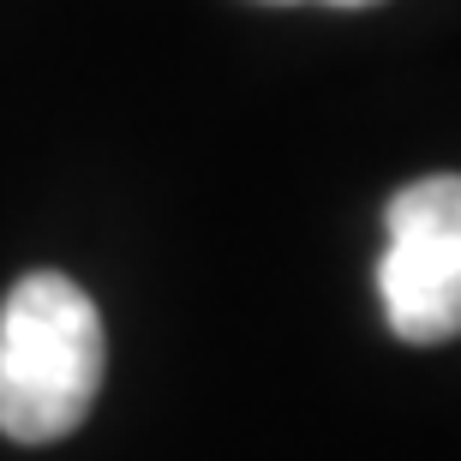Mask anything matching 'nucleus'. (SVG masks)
<instances>
[{
    "mask_svg": "<svg viewBox=\"0 0 461 461\" xmlns=\"http://www.w3.org/2000/svg\"><path fill=\"white\" fill-rule=\"evenodd\" d=\"M270 6H294V0H270Z\"/></svg>",
    "mask_w": 461,
    "mask_h": 461,
    "instance_id": "nucleus-4",
    "label": "nucleus"
},
{
    "mask_svg": "<svg viewBox=\"0 0 461 461\" xmlns=\"http://www.w3.org/2000/svg\"><path fill=\"white\" fill-rule=\"evenodd\" d=\"M103 318L72 276L13 282L0 306V431L13 444L72 438L103 390Z\"/></svg>",
    "mask_w": 461,
    "mask_h": 461,
    "instance_id": "nucleus-1",
    "label": "nucleus"
},
{
    "mask_svg": "<svg viewBox=\"0 0 461 461\" xmlns=\"http://www.w3.org/2000/svg\"><path fill=\"white\" fill-rule=\"evenodd\" d=\"M377 300L402 342H456L461 336V174L413 180L384 210Z\"/></svg>",
    "mask_w": 461,
    "mask_h": 461,
    "instance_id": "nucleus-2",
    "label": "nucleus"
},
{
    "mask_svg": "<svg viewBox=\"0 0 461 461\" xmlns=\"http://www.w3.org/2000/svg\"><path fill=\"white\" fill-rule=\"evenodd\" d=\"M330 6H377V0H330Z\"/></svg>",
    "mask_w": 461,
    "mask_h": 461,
    "instance_id": "nucleus-3",
    "label": "nucleus"
}]
</instances>
